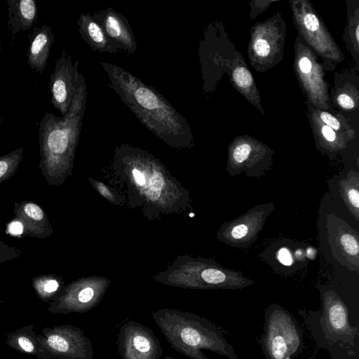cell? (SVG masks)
Here are the masks:
<instances>
[{
  "label": "cell",
  "instance_id": "obj_1",
  "mask_svg": "<svg viewBox=\"0 0 359 359\" xmlns=\"http://www.w3.org/2000/svg\"><path fill=\"white\" fill-rule=\"evenodd\" d=\"M101 65L110 86L148 130L170 144L191 140L185 118L162 95L118 65L105 62Z\"/></svg>",
  "mask_w": 359,
  "mask_h": 359
},
{
  "label": "cell",
  "instance_id": "obj_2",
  "mask_svg": "<svg viewBox=\"0 0 359 359\" xmlns=\"http://www.w3.org/2000/svg\"><path fill=\"white\" fill-rule=\"evenodd\" d=\"M87 86L83 78L67 115L58 117L46 112L39 128L40 172L49 185L60 182L81 130L86 105Z\"/></svg>",
  "mask_w": 359,
  "mask_h": 359
},
{
  "label": "cell",
  "instance_id": "obj_3",
  "mask_svg": "<svg viewBox=\"0 0 359 359\" xmlns=\"http://www.w3.org/2000/svg\"><path fill=\"white\" fill-rule=\"evenodd\" d=\"M152 317L170 346L190 359H210L203 351L226 359H238L222 328L203 316L161 309L153 312Z\"/></svg>",
  "mask_w": 359,
  "mask_h": 359
},
{
  "label": "cell",
  "instance_id": "obj_4",
  "mask_svg": "<svg viewBox=\"0 0 359 359\" xmlns=\"http://www.w3.org/2000/svg\"><path fill=\"white\" fill-rule=\"evenodd\" d=\"M266 359H292L302 348V336L292 315L278 304L266 310L259 340Z\"/></svg>",
  "mask_w": 359,
  "mask_h": 359
},
{
  "label": "cell",
  "instance_id": "obj_5",
  "mask_svg": "<svg viewBox=\"0 0 359 359\" xmlns=\"http://www.w3.org/2000/svg\"><path fill=\"white\" fill-rule=\"evenodd\" d=\"M38 359H93V346L81 328L72 325L45 327L37 335Z\"/></svg>",
  "mask_w": 359,
  "mask_h": 359
},
{
  "label": "cell",
  "instance_id": "obj_6",
  "mask_svg": "<svg viewBox=\"0 0 359 359\" xmlns=\"http://www.w3.org/2000/svg\"><path fill=\"white\" fill-rule=\"evenodd\" d=\"M275 208L274 203L257 205L237 218L223 224L219 238L234 248H248L258 238L267 217Z\"/></svg>",
  "mask_w": 359,
  "mask_h": 359
},
{
  "label": "cell",
  "instance_id": "obj_7",
  "mask_svg": "<svg viewBox=\"0 0 359 359\" xmlns=\"http://www.w3.org/2000/svg\"><path fill=\"white\" fill-rule=\"evenodd\" d=\"M116 344L121 359H161L163 352L153 330L135 320L121 327Z\"/></svg>",
  "mask_w": 359,
  "mask_h": 359
},
{
  "label": "cell",
  "instance_id": "obj_8",
  "mask_svg": "<svg viewBox=\"0 0 359 359\" xmlns=\"http://www.w3.org/2000/svg\"><path fill=\"white\" fill-rule=\"evenodd\" d=\"M323 311L319 321L327 341L344 344L353 342L358 334V327L349 323L348 311L344 301L333 290L324 292Z\"/></svg>",
  "mask_w": 359,
  "mask_h": 359
},
{
  "label": "cell",
  "instance_id": "obj_9",
  "mask_svg": "<svg viewBox=\"0 0 359 359\" xmlns=\"http://www.w3.org/2000/svg\"><path fill=\"white\" fill-rule=\"evenodd\" d=\"M78 66L79 62H73L71 55L63 50L50 76L51 103L62 117L67 115L80 83L84 78L79 73Z\"/></svg>",
  "mask_w": 359,
  "mask_h": 359
},
{
  "label": "cell",
  "instance_id": "obj_10",
  "mask_svg": "<svg viewBox=\"0 0 359 359\" xmlns=\"http://www.w3.org/2000/svg\"><path fill=\"white\" fill-rule=\"evenodd\" d=\"M327 237L334 259L351 271L359 273V234L334 214L326 217Z\"/></svg>",
  "mask_w": 359,
  "mask_h": 359
},
{
  "label": "cell",
  "instance_id": "obj_11",
  "mask_svg": "<svg viewBox=\"0 0 359 359\" xmlns=\"http://www.w3.org/2000/svg\"><path fill=\"white\" fill-rule=\"evenodd\" d=\"M92 16L100 25L116 52L133 53L137 50L133 32L121 13L111 8H106L95 12Z\"/></svg>",
  "mask_w": 359,
  "mask_h": 359
},
{
  "label": "cell",
  "instance_id": "obj_12",
  "mask_svg": "<svg viewBox=\"0 0 359 359\" xmlns=\"http://www.w3.org/2000/svg\"><path fill=\"white\" fill-rule=\"evenodd\" d=\"M100 296L90 286L69 287L51 302L47 310L53 314L84 313L99 304Z\"/></svg>",
  "mask_w": 359,
  "mask_h": 359
},
{
  "label": "cell",
  "instance_id": "obj_13",
  "mask_svg": "<svg viewBox=\"0 0 359 359\" xmlns=\"http://www.w3.org/2000/svg\"><path fill=\"white\" fill-rule=\"evenodd\" d=\"M270 165L269 158L255 156L253 147L248 143H242L233 148L226 170L232 177L244 172L247 177L260 178L266 175Z\"/></svg>",
  "mask_w": 359,
  "mask_h": 359
},
{
  "label": "cell",
  "instance_id": "obj_14",
  "mask_svg": "<svg viewBox=\"0 0 359 359\" xmlns=\"http://www.w3.org/2000/svg\"><path fill=\"white\" fill-rule=\"evenodd\" d=\"M14 219L23 226L25 236L36 238H46L52 234L53 228L46 212L37 203L23 201L14 203Z\"/></svg>",
  "mask_w": 359,
  "mask_h": 359
},
{
  "label": "cell",
  "instance_id": "obj_15",
  "mask_svg": "<svg viewBox=\"0 0 359 359\" xmlns=\"http://www.w3.org/2000/svg\"><path fill=\"white\" fill-rule=\"evenodd\" d=\"M54 41L51 27L43 24L34 29L30 36L27 53V62L32 69H35L39 74L44 71Z\"/></svg>",
  "mask_w": 359,
  "mask_h": 359
},
{
  "label": "cell",
  "instance_id": "obj_16",
  "mask_svg": "<svg viewBox=\"0 0 359 359\" xmlns=\"http://www.w3.org/2000/svg\"><path fill=\"white\" fill-rule=\"evenodd\" d=\"M8 28L13 35L29 29L37 18V5L34 0H7Z\"/></svg>",
  "mask_w": 359,
  "mask_h": 359
},
{
  "label": "cell",
  "instance_id": "obj_17",
  "mask_svg": "<svg viewBox=\"0 0 359 359\" xmlns=\"http://www.w3.org/2000/svg\"><path fill=\"white\" fill-rule=\"evenodd\" d=\"M76 24L82 39L93 50L100 53H116L103 29L91 15L81 14Z\"/></svg>",
  "mask_w": 359,
  "mask_h": 359
},
{
  "label": "cell",
  "instance_id": "obj_18",
  "mask_svg": "<svg viewBox=\"0 0 359 359\" xmlns=\"http://www.w3.org/2000/svg\"><path fill=\"white\" fill-rule=\"evenodd\" d=\"M6 344L12 349L29 355L36 356L38 351L37 335L34 325L23 326L6 334Z\"/></svg>",
  "mask_w": 359,
  "mask_h": 359
},
{
  "label": "cell",
  "instance_id": "obj_19",
  "mask_svg": "<svg viewBox=\"0 0 359 359\" xmlns=\"http://www.w3.org/2000/svg\"><path fill=\"white\" fill-rule=\"evenodd\" d=\"M339 193L351 215L359 221V173L351 170L339 181Z\"/></svg>",
  "mask_w": 359,
  "mask_h": 359
},
{
  "label": "cell",
  "instance_id": "obj_20",
  "mask_svg": "<svg viewBox=\"0 0 359 359\" xmlns=\"http://www.w3.org/2000/svg\"><path fill=\"white\" fill-rule=\"evenodd\" d=\"M61 283L53 276L41 275L32 279V286L38 297L43 302L54 300L58 295Z\"/></svg>",
  "mask_w": 359,
  "mask_h": 359
},
{
  "label": "cell",
  "instance_id": "obj_21",
  "mask_svg": "<svg viewBox=\"0 0 359 359\" xmlns=\"http://www.w3.org/2000/svg\"><path fill=\"white\" fill-rule=\"evenodd\" d=\"M24 147L16 149L0 156V183L11 178L23 158Z\"/></svg>",
  "mask_w": 359,
  "mask_h": 359
},
{
  "label": "cell",
  "instance_id": "obj_22",
  "mask_svg": "<svg viewBox=\"0 0 359 359\" xmlns=\"http://www.w3.org/2000/svg\"><path fill=\"white\" fill-rule=\"evenodd\" d=\"M21 255L20 248L10 246L0 239V264L15 259Z\"/></svg>",
  "mask_w": 359,
  "mask_h": 359
},
{
  "label": "cell",
  "instance_id": "obj_23",
  "mask_svg": "<svg viewBox=\"0 0 359 359\" xmlns=\"http://www.w3.org/2000/svg\"><path fill=\"white\" fill-rule=\"evenodd\" d=\"M235 82L242 88H247L251 86L252 77L250 72L245 67H238L234 70L233 74Z\"/></svg>",
  "mask_w": 359,
  "mask_h": 359
},
{
  "label": "cell",
  "instance_id": "obj_24",
  "mask_svg": "<svg viewBox=\"0 0 359 359\" xmlns=\"http://www.w3.org/2000/svg\"><path fill=\"white\" fill-rule=\"evenodd\" d=\"M164 180L160 172H154L150 179L149 188L150 191L154 193H159L163 186Z\"/></svg>",
  "mask_w": 359,
  "mask_h": 359
},
{
  "label": "cell",
  "instance_id": "obj_25",
  "mask_svg": "<svg viewBox=\"0 0 359 359\" xmlns=\"http://www.w3.org/2000/svg\"><path fill=\"white\" fill-rule=\"evenodd\" d=\"M254 50L261 57H266L270 53L269 43L264 39H257L254 43Z\"/></svg>",
  "mask_w": 359,
  "mask_h": 359
},
{
  "label": "cell",
  "instance_id": "obj_26",
  "mask_svg": "<svg viewBox=\"0 0 359 359\" xmlns=\"http://www.w3.org/2000/svg\"><path fill=\"white\" fill-rule=\"evenodd\" d=\"M278 261L286 266H290L293 263V257L290 250L286 248H282L277 252Z\"/></svg>",
  "mask_w": 359,
  "mask_h": 359
},
{
  "label": "cell",
  "instance_id": "obj_27",
  "mask_svg": "<svg viewBox=\"0 0 359 359\" xmlns=\"http://www.w3.org/2000/svg\"><path fill=\"white\" fill-rule=\"evenodd\" d=\"M304 22L306 27L311 32H314L319 28L318 19L315 15L311 13L305 15Z\"/></svg>",
  "mask_w": 359,
  "mask_h": 359
},
{
  "label": "cell",
  "instance_id": "obj_28",
  "mask_svg": "<svg viewBox=\"0 0 359 359\" xmlns=\"http://www.w3.org/2000/svg\"><path fill=\"white\" fill-rule=\"evenodd\" d=\"M320 118L322 121L327 124V126L331 128L332 130H339L340 125L338 120L332 115L327 112H322L320 114Z\"/></svg>",
  "mask_w": 359,
  "mask_h": 359
},
{
  "label": "cell",
  "instance_id": "obj_29",
  "mask_svg": "<svg viewBox=\"0 0 359 359\" xmlns=\"http://www.w3.org/2000/svg\"><path fill=\"white\" fill-rule=\"evenodd\" d=\"M8 232L13 236H21L23 234V226L20 222L13 219L8 225Z\"/></svg>",
  "mask_w": 359,
  "mask_h": 359
},
{
  "label": "cell",
  "instance_id": "obj_30",
  "mask_svg": "<svg viewBox=\"0 0 359 359\" xmlns=\"http://www.w3.org/2000/svg\"><path fill=\"white\" fill-rule=\"evenodd\" d=\"M337 102L341 107L346 109H352L354 107L353 100L346 94L339 95Z\"/></svg>",
  "mask_w": 359,
  "mask_h": 359
},
{
  "label": "cell",
  "instance_id": "obj_31",
  "mask_svg": "<svg viewBox=\"0 0 359 359\" xmlns=\"http://www.w3.org/2000/svg\"><path fill=\"white\" fill-rule=\"evenodd\" d=\"M299 66L302 72L308 74L311 69V62L308 57H304L299 60Z\"/></svg>",
  "mask_w": 359,
  "mask_h": 359
},
{
  "label": "cell",
  "instance_id": "obj_32",
  "mask_svg": "<svg viewBox=\"0 0 359 359\" xmlns=\"http://www.w3.org/2000/svg\"><path fill=\"white\" fill-rule=\"evenodd\" d=\"M322 133L323 135V137L328 141V142H334L336 139V135L334 130L330 128L327 126H325L322 128Z\"/></svg>",
  "mask_w": 359,
  "mask_h": 359
},
{
  "label": "cell",
  "instance_id": "obj_33",
  "mask_svg": "<svg viewBox=\"0 0 359 359\" xmlns=\"http://www.w3.org/2000/svg\"><path fill=\"white\" fill-rule=\"evenodd\" d=\"M133 176L137 182V183L142 186L145 184V179L144 175L137 169L133 170Z\"/></svg>",
  "mask_w": 359,
  "mask_h": 359
},
{
  "label": "cell",
  "instance_id": "obj_34",
  "mask_svg": "<svg viewBox=\"0 0 359 359\" xmlns=\"http://www.w3.org/2000/svg\"><path fill=\"white\" fill-rule=\"evenodd\" d=\"M99 189L100 191V192L102 193V195H104L106 196V193H105V191H107L106 188L104 187H99Z\"/></svg>",
  "mask_w": 359,
  "mask_h": 359
},
{
  "label": "cell",
  "instance_id": "obj_35",
  "mask_svg": "<svg viewBox=\"0 0 359 359\" xmlns=\"http://www.w3.org/2000/svg\"><path fill=\"white\" fill-rule=\"evenodd\" d=\"M355 36H356V40L358 41L359 40V27H357L355 29Z\"/></svg>",
  "mask_w": 359,
  "mask_h": 359
},
{
  "label": "cell",
  "instance_id": "obj_36",
  "mask_svg": "<svg viewBox=\"0 0 359 359\" xmlns=\"http://www.w3.org/2000/svg\"><path fill=\"white\" fill-rule=\"evenodd\" d=\"M163 359H175V358H172V357H171V356H168V355H167V356H165Z\"/></svg>",
  "mask_w": 359,
  "mask_h": 359
},
{
  "label": "cell",
  "instance_id": "obj_37",
  "mask_svg": "<svg viewBox=\"0 0 359 359\" xmlns=\"http://www.w3.org/2000/svg\"><path fill=\"white\" fill-rule=\"evenodd\" d=\"M1 41L0 39V51H1Z\"/></svg>",
  "mask_w": 359,
  "mask_h": 359
},
{
  "label": "cell",
  "instance_id": "obj_38",
  "mask_svg": "<svg viewBox=\"0 0 359 359\" xmlns=\"http://www.w3.org/2000/svg\"><path fill=\"white\" fill-rule=\"evenodd\" d=\"M194 215L193 213L190 214V217H194Z\"/></svg>",
  "mask_w": 359,
  "mask_h": 359
},
{
  "label": "cell",
  "instance_id": "obj_39",
  "mask_svg": "<svg viewBox=\"0 0 359 359\" xmlns=\"http://www.w3.org/2000/svg\"><path fill=\"white\" fill-rule=\"evenodd\" d=\"M1 299H0V306H1Z\"/></svg>",
  "mask_w": 359,
  "mask_h": 359
}]
</instances>
